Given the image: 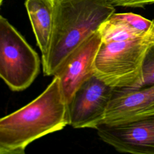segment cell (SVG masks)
Masks as SVG:
<instances>
[{"label": "cell", "mask_w": 154, "mask_h": 154, "mask_svg": "<svg viewBox=\"0 0 154 154\" xmlns=\"http://www.w3.org/2000/svg\"><path fill=\"white\" fill-rule=\"evenodd\" d=\"M116 12L109 0H54L50 45L42 58L45 76H54L67 58Z\"/></svg>", "instance_id": "cell-1"}, {"label": "cell", "mask_w": 154, "mask_h": 154, "mask_svg": "<svg viewBox=\"0 0 154 154\" xmlns=\"http://www.w3.org/2000/svg\"><path fill=\"white\" fill-rule=\"evenodd\" d=\"M69 125L67 103L58 77L31 102L0 120V149L26 147Z\"/></svg>", "instance_id": "cell-2"}, {"label": "cell", "mask_w": 154, "mask_h": 154, "mask_svg": "<svg viewBox=\"0 0 154 154\" xmlns=\"http://www.w3.org/2000/svg\"><path fill=\"white\" fill-rule=\"evenodd\" d=\"M153 43L154 25L149 33L140 38L102 42L94 63V75L114 88H140L143 59Z\"/></svg>", "instance_id": "cell-3"}, {"label": "cell", "mask_w": 154, "mask_h": 154, "mask_svg": "<svg viewBox=\"0 0 154 154\" xmlns=\"http://www.w3.org/2000/svg\"><path fill=\"white\" fill-rule=\"evenodd\" d=\"M38 54L2 16L0 17V76L13 91L29 87L40 72Z\"/></svg>", "instance_id": "cell-4"}, {"label": "cell", "mask_w": 154, "mask_h": 154, "mask_svg": "<svg viewBox=\"0 0 154 154\" xmlns=\"http://www.w3.org/2000/svg\"><path fill=\"white\" fill-rule=\"evenodd\" d=\"M114 89L94 75L85 81L67 103L69 125L96 129L103 122Z\"/></svg>", "instance_id": "cell-5"}, {"label": "cell", "mask_w": 154, "mask_h": 154, "mask_svg": "<svg viewBox=\"0 0 154 154\" xmlns=\"http://www.w3.org/2000/svg\"><path fill=\"white\" fill-rule=\"evenodd\" d=\"M99 138L117 151L129 154H154V114L128 122L96 129Z\"/></svg>", "instance_id": "cell-6"}, {"label": "cell", "mask_w": 154, "mask_h": 154, "mask_svg": "<svg viewBox=\"0 0 154 154\" xmlns=\"http://www.w3.org/2000/svg\"><path fill=\"white\" fill-rule=\"evenodd\" d=\"M101 44L102 38L97 31L72 52L55 74L60 79L67 103L78 88L94 75V63Z\"/></svg>", "instance_id": "cell-7"}, {"label": "cell", "mask_w": 154, "mask_h": 154, "mask_svg": "<svg viewBox=\"0 0 154 154\" xmlns=\"http://www.w3.org/2000/svg\"><path fill=\"white\" fill-rule=\"evenodd\" d=\"M153 114L154 85L114 88L102 124L117 125Z\"/></svg>", "instance_id": "cell-8"}, {"label": "cell", "mask_w": 154, "mask_h": 154, "mask_svg": "<svg viewBox=\"0 0 154 154\" xmlns=\"http://www.w3.org/2000/svg\"><path fill=\"white\" fill-rule=\"evenodd\" d=\"M154 20L133 13H114L100 26L102 43L125 41L140 38L150 32Z\"/></svg>", "instance_id": "cell-9"}, {"label": "cell", "mask_w": 154, "mask_h": 154, "mask_svg": "<svg viewBox=\"0 0 154 154\" xmlns=\"http://www.w3.org/2000/svg\"><path fill=\"white\" fill-rule=\"evenodd\" d=\"M25 6L42 58L48 54L52 34L54 0H26Z\"/></svg>", "instance_id": "cell-10"}, {"label": "cell", "mask_w": 154, "mask_h": 154, "mask_svg": "<svg viewBox=\"0 0 154 154\" xmlns=\"http://www.w3.org/2000/svg\"><path fill=\"white\" fill-rule=\"evenodd\" d=\"M142 79L141 87L154 85V43L145 54L142 64Z\"/></svg>", "instance_id": "cell-11"}, {"label": "cell", "mask_w": 154, "mask_h": 154, "mask_svg": "<svg viewBox=\"0 0 154 154\" xmlns=\"http://www.w3.org/2000/svg\"><path fill=\"white\" fill-rule=\"evenodd\" d=\"M149 0H109L114 7H143L148 5Z\"/></svg>", "instance_id": "cell-12"}, {"label": "cell", "mask_w": 154, "mask_h": 154, "mask_svg": "<svg viewBox=\"0 0 154 154\" xmlns=\"http://www.w3.org/2000/svg\"><path fill=\"white\" fill-rule=\"evenodd\" d=\"M0 154H26L25 148L17 147L14 149H0Z\"/></svg>", "instance_id": "cell-13"}, {"label": "cell", "mask_w": 154, "mask_h": 154, "mask_svg": "<svg viewBox=\"0 0 154 154\" xmlns=\"http://www.w3.org/2000/svg\"><path fill=\"white\" fill-rule=\"evenodd\" d=\"M154 4V0H149L148 2V5L149 4Z\"/></svg>", "instance_id": "cell-14"}, {"label": "cell", "mask_w": 154, "mask_h": 154, "mask_svg": "<svg viewBox=\"0 0 154 154\" xmlns=\"http://www.w3.org/2000/svg\"><path fill=\"white\" fill-rule=\"evenodd\" d=\"M3 1H4V0H0V4H1V5H2Z\"/></svg>", "instance_id": "cell-15"}]
</instances>
